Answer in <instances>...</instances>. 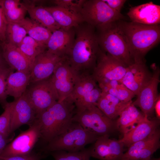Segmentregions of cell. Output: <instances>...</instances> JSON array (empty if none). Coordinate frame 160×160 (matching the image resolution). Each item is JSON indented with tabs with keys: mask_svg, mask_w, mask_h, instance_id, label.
Listing matches in <instances>:
<instances>
[{
	"mask_svg": "<svg viewBox=\"0 0 160 160\" xmlns=\"http://www.w3.org/2000/svg\"><path fill=\"white\" fill-rule=\"evenodd\" d=\"M74 28V41L65 59L78 75L92 74L101 51L95 29L85 22Z\"/></svg>",
	"mask_w": 160,
	"mask_h": 160,
	"instance_id": "6da1fadb",
	"label": "cell"
},
{
	"mask_svg": "<svg viewBox=\"0 0 160 160\" xmlns=\"http://www.w3.org/2000/svg\"><path fill=\"white\" fill-rule=\"evenodd\" d=\"M117 24L134 63H145V55L159 42L160 24L148 25L122 20Z\"/></svg>",
	"mask_w": 160,
	"mask_h": 160,
	"instance_id": "7a4b0ae2",
	"label": "cell"
},
{
	"mask_svg": "<svg viewBox=\"0 0 160 160\" xmlns=\"http://www.w3.org/2000/svg\"><path fill=\"white\" fill-rule=\"evenodd\" d=\"M75 106L68 98L57 101L37 116L41 138L47 143L65 131L72 122Z\"/></svg>",
	"mask_w": 160,
	"mask_h": 160,
	"instance_id": "3957f363",
	"label": "cell"
},
{
	"mask_svg": "<svg viewBox=\"0 0 160 160\" xmlns=\"http://www.w3.org/2000/svg\"><path fill=\"white\" fill-rule=\"evenodd\" d=\"M98 137L84 129L78 123L72 121L65 131L47 143L44 149L50 152H76L85 149L87 145L94 143Z\"/></svg>",
	"mask_w": 160,
	"mask_h": 160,
	"instance_id": "277c9868",
	"label": "cell"
},
{
	"mask_svg": "<svg viewBox=\"0 0 160 160\" xmlns=\"http://www.w3.org/2000/svg\"><path fill=\"white\" fill-rule=\"evenodd\" d=\"M117 21L95 29L97 40L102 51L128 66L134 63L127 44L118 28Z\"/></svg>",
	"mask_w": 160,
	"mask_h": 160,
	"instance_id": "5b68a950",
	"label": "cell"
},
{
	"mask_svg": "<svg viewBox=\"0 0 160 160\" xmlns=\"http://www.w3.org/2000/svg\"><path fill=\"white\" fill-rule=\"evenodd\" d=\"M72 121L98 137L110 136L117 130L116 121L108 118L95 105L75 113Z\"/></svg>",
	"mask_w": 160,
	"mask_h": 160,
	"instance_id": "8992f818",
	"label": "cell"
},
{
	"mask_svg": "<svg viewBox=\"0 0 160 160\" xmlns=\"http://www.w3.org/2000/svg\"><path fill=\"white\" fill-rule=\"evenodd\" d=\"M102 91L92 74L78 75L73 90L68 97L74 104L75 113L96 105Z\"/></svg>",
	"mask_w": 160,
	"mask_h": 160,
	"instance_id": "52a82bcc",
	"label": "cell"
},
{
	"mask_svg": "<svg viewBox=\"0 0 160 160\" xmlns=\"http://www.w3.org/2000/svg\"><path fill=\"white\" fill-rule=\"evenodd\" d=\"M80 14L84 22L95 29L124 18L121 13L112 9L103 0H85Z\"/></svg>",
	"mask_w": 160,
	"mask_h": 160,
	"instance_id": "ba28073f",
	"label": "cell"
},
{
	"mask_svg": "<svg viewBox=\"0 0 160 160\" xmlns=\"http://www.w3.org/2000/svg\"><path fill=\"white\" fill-rule=\"evenodd\" d=\"M24 93L37 116L58 100L57 92L50 77L30 83Z\"/></svg>",
	"mask_w": 160,
	"mask_h": 160,
	"instance_id": "9c48e42d",
	"label": "cell"
},
{
	"mask_svg": "<svg viewBox=\"0 0 160 160\" xmlns=\"http://www.w3.org/2000/svg\"><path fill=\"white\" fill-rule=\"evenodd\" d=\"M41 138L40 126L36 118L27 130L22 132L7 144L0 156L6 157L24 156L31 153L39 139Z\"/></svg>",
	"mask_w": 160,
	"mask_h": 160,
	"instance_id": "30bf717a",
	"label": "cell"
},
{
	"mask_svg": "<svg viewBox=\"0 0 160 160\" xmlns=\"http://www.w3.org/2000/svg\"><path fill=\"white\" fill-rule=\"evenodd\" d=\"M127 67L101 50L92 75L97 84L111 80L121 81Z\"/></svg>",
	"mask_w": 160,
	"mask_h": 160,
	"instance_id": "8fae6325",
	"label": "cell"
},
{
	"mask_svg": "<svg viewBox=\"0 0 160 160\" xmlns=\"http://www.w3.org/2000/svg\"><path fill=\"white\" fill-rule=\"evenodd\" d=\"M78 76L65 57L57 64L50 78L57 92L58 101H62L69 96Z\"/></svg>",
	"mask_w": 160,
	"mask_h": 160,
	"instance_id": "7c38bea8",
	"label": "cell"
},
{
	"mask_svg": "<svg viewBox=\"0 0 160 160\" xmlns=\"http://www.w3.org/2000/svg\"><path fill=\"white\" fill-rule=\"evenodd\" d=\"M152 77L148 83L136 95L137 97L132 103L140 108L142 112L148 118L152 116L154 112V106L160 96L158 87L160 82L159 68L153 64Z\"/></svg>",
	"mask_w": 160,
	"mask_h": 160,
	"instance_id": "4fadbf2b",
	"label": "cell"
},
{
	"mask_svg": "<svg viewBox=\"0 0 160 160\" xmlns=\"http://www.w3.org/2000/svg\"><path fill=\"white\" fill-rule=\"evenodd\" d=\"M109 136H99L88 148L91 157L99 160H121L124 146L119 140L111 139Z\"/></svg>",
	"mask_w": 160,
	"mask_h": 160,
	"instance_id": "5bb4252c",
	"label": "cell"
},
{
	"mask_svg": "<svg viewBox=\"0 0 160 160\" xmlns=\"http://www.w3.org/2000/svg\"><path fill=\"white\" fill-rule=\"evenodd\" d=\"M152 75L145 63H134L127 67L121 81L137 95L149 81Z\"/></svg>",
	"mask_w": 160,
	"mask_h": 160,
	"instance_id": "9a60e30c",
	"label": "cell"
},
{
	"mask_svg": "<svg viewBox=\"0 0 160 160\" xmlns=\"http://www.w3.org/2000/svg\"><path fill=\"white\" fill-rule=\"evenodd\" d=\"M63 58L47 50L39 54L36 57L32 65L29 84L49 78L57 64Z\"/></svg>",
	"mask_w": 160,
	"mask_h": 160,
	"instance_id": "2e32d148",
	"label": "cell"
},
{
	"mask_svg": "<svg viewBox=\"0 0 160 160\" xmlns=\"http://www.w3.org/2000/svg\"><path fill=\"white\" fill-rule=\"evenodd\" d=\"M10 126V133L24 124H32L37 115L24 93L13 101Z\"/></svg>",
	"mask_w": 160,
	"mask_h": 160,
	"instance_id": "e0dca14e",
	"label": "cell"
},
{
	"mask_svg": "<svg viewBox=\"0 0 160 160\" xmlns=\"http://www.w3.org/2000/svg\"><path fill=\"white\" fill-rule=\"evenodd\" d=\"M75 39L74 27L60 28L52 32L47 44V50L60 57H65L71 49Z\"/></svg>",
	"mask_w": 160,
	"mask_h": 160,
	"instance_id": "ac0fdd59",
	"label": "cell"
},
{
	"mask_svg": "<svg viewBox=\"0 0 160 160\" xmlns=\"http://www.w3.org/2000/svg\"><path fill=\"white\" fill-rule=\"evenodd\" d=\"M160 120L156 118L149 119L145 116L133 128L123 135L119 140L124 147L128 148L133 143L141 140L152 135L158 129Z\"/></svg>",
	"mask_w": 160,
	"mask_h": 160,
	"instance_id": "d6986e66",
	"label": "cell"
},
{
	"mask_svg": "<svg viewBox=\"0 0 160 160\" xmlns=\"http://www.w3.org/2000/svg\"><path fill=\"white\" fill-rule=\"evenodd\" d=\"M127 14L132 22L148 25L160 24V6L151 1L131 7Z\"/></svg>",
	"mask_w": 160,
	"mask_h": 160,
	"instance_id": "ffe728a7",
	"label": "cell"
},
{
	"mask_svg": "<svg viewBox=\"0 0 160 160\" xmlns=\"http://www.w3.org/2000/svg\"><path fill=\"white\" fill-rule=\"evenodd\" d=\"M1 45L3 57L10 67L17 71L30 73L32 66L18 47L7 41Z\"/></svg>",
	"mask_w": 160,
	"mask_h": 160,
	"instance_id": "44dd1931",
	"label": "cell"
},
{
	"mask_svg": "<svg viewBox=\"0 0 160 160\" xmlns=\"http://www.w3.org/2000/svg\"><path fill=\"white\" fill-rule=\"evenodd\" d=\"M132 101H122L107 93L102 92L96 106L107 117L115 120L122 111Z\"/></svg>",
	"mask_w": 160,
	"mask_h": 160,
	"instance_id": "7402d4cb",
	"label": "cell"
},
{
	"mask_svg": "<svg viewBox=\"0 0 160 160\" xmlns=\"http://www.w3.org/2000/svg\"><path fill=\"white\" fill-rule=\"evenodd\" d=\"M23 4L26 7L30 18L46 28L52 33L61 28L50 12L44 7L37 6L31 1H25Z\"/></svg>",
	"mask_w": 160,
	"mask_h": 160,
	"instance_id": "603a6c76",
	"label": "cell"
},
{
	"mask_svg": "<svg viewBox=\"0 0 160 160\" xmlns=\"http://www.w3.org/2000/svg\"><path fill=\"white\" fill-rule=\"evenodd\" d=\"M44 7L61 28L69 29L84 22L79 13L55 5Z\"/></svg>",
	"mask_w": 160,
	"mask_h": 160,
	"instance_id": "cb8c5ba5",
	"label": "cell"
},
{
	"mask_svg": "<svg viewBox=\"0 0 160 160\" xmlns=\"http://www.w3.org/2000/svg\"><path fill=\"white\" fill-rule=\"evenodd\" d=\"M145 116L137 109L132 102L122 111L116 121L117 130L123 135L143 120Z\"/></svg>",
	"mask_w": 160,
	"mask_h": 160,
	"instance_id": "d4e9b609",
	"label": "cell"
},
{
	"mask_svg": "<svg viewBox=\"0 0 160 160\" xmlns=\"http://www.w3.org/2000/svg\"><path fill=\"white\" fill-rule=\"evenodd\" d=\"M30 77V73L17 71L11 72L7 81V95L13 97L15 99L21 96L29 84Z\"/></svg>",
	"mask_w": 160,
	"mask_h": 160,
	"instance_id": "484cf974",
	"label": "cell"
},
{
	"mask_svg": "<svg viewBox=\"0 0 160 160\" xmlns=\"http://www.w3.org/2000/svg\"><path fill=\"white\" fill-rule=\"evenodd\" d=\"M25 30L27 34L39 43L47 46L52 32L30 18L25 17L17 23Z\"/></svg>",
	"mask_w": 160,
	"mask_h": 160,
	"instance_id": "4316f807",
	"label": "cell"
},
{
	"mask_svg": "<svg viewBox=\"0 0 160 160\" xmlns=\"http://www.w3.org/2000/svg\"><path fill=\"white\" fill-rule=\"evenodd\" d=\"M4 14L8 22L18 23L25 18L26 7L19 0H1Z\"/></svg>",
	"mask_w": 160,
	"mask_h": 160,
	"instance_id": "83f0119b",
	"label": "cell"
},
{
	"mask_svg": "<svg viewBox=\"0 0 160 160\" xmlns=\"http://www.w3.org/2000/svg\"><path fill=\"white\" fill-rule=\"evenodd\" d=\"M32 67L36 57L47 50V47L27 36L18 47Z\"/></svg>",
	"mask_w": 160,
	"mask_h": 160,
	"instance_id": "f1b7e54d",
	"label": "cell"
},
{
	"mask_svg": "<svg viewBox=\"0 0 160 160\" xmlns=\"http://www.w3.org/2000/svg\"><path fill=\"white\" fill-rule=\"evenodd\" d=\"M160 133L158 129L151 135L131 145L124 153L121 160H140L145 149Z\"/></svg>",
	"mask_w": 160,
	"mask_h": 160,
	"instance_id": "f546056e",
	"label": "cell"
},
{
	"mask_svg": "<svg viewBox=\"0 0 160 160\" xmlns=\"http://www.w3.org/2000/svg\"><path fill=\"white\" fill-rule=\"evenodd\" d=\"M27 33L25 28L17 23L8 22L6 31V41L18 47Z\"/></svg>",
	"mask_w": 160,
	"mask_h": 160,
	"instance_id": "4dcf8cb0",
	"label": "cell"
},
{
	"mask_svg": "<svg viewBox=\"0 0 160 160\" xmlns=\"http://www.w3.org/2000/svg\"><path fill=\"white\" fill-rule=\"evenodd\" d=\"M51 153L55 160H90L91 157L88 148L76 152L57 151Z\"/></svg>",
	"mask_w": 160,
	"mask_h": 160,
	"instance_id": "1f68e13d",
	"label": "cell"
},
{
	"mask_svg": "<svg viewBox=\"0 0 160 160\" xmlns=\"http://www.w3.org/2000/svg\"><path fill=\"white\" fill-rule=\"evenodd\" d=\"M102 92L110 94L119 100L124 102H129L135 95L121 82L114 87L110 88L101 89Z\"/></svg>",
	"mask_w": 160,
	"mask_h": 160,
	"instance_id": "d6a6232c",
	"label": "cell"
},
{
	"mask_svg": "<svg viewBox=\"0 0 160 160\" xmlns=\"http://www.w3.org/2000/svg\"><path fill=\"white\" fill-rule=\"evenodd\" d=\"M13 102H7L4 105V111L0 116V133L9 135Z\"/></svg>",
	"mask_w": 160,
	"mask_h": 160,
	"instance_id": "836d02e7",
	"label": "cell"
},
{
	"mask_svg": "<svg viewBox=\"0 0 160 160\" xmlns=\"http://www.w3.org/2000/svg\"><path fill=\"white\" fill-rule=\"evenodd\" d=\"M13 69L5 65L0 67V103L4 105L7 103L6 100L8 96L6 92L7 79Z\"/></svg>",
	"mask_w": 160,
	"mask_h": 160,
	"instance_id": "e575fe53",
	"label": "cell"
},
{
	"mask_svg": "<svg viewBox=\"0 0 160 160\" xmlns=\"http://www.w3.org/2000/svg\"><path fill=\"white\" fill-rule=\"evenodd\" d=\"M85 0H54L51 2L55 6L80 14Z\"/></svg>",
	"mask_w": 160,
	"mask_h": 160,
	"instance_id": "d590c367",
	"label": "cell"
},
{
	"mask_svg": "<svg viewBox=\"0 0 160 160\" xmlns=\"http://www.w3.org/2000/svg\"><path fill=\"white\" fill-rule=\"evenodd\" d=\"M160 133L159 134L145 149L140 160H144L151 157V156L158 149L160 146Z\"/></svg>",
	"mask_w": 160,
	"mask_h": 160,
	"instance_id": "8d00e7d4",
	"label": "cell"
},
{
	"mask_svg": "<svg viewBox=\"0 0 160 160\" xmlns=\"http://www.w3.org/2000/svg\"><path fill=\"white\" fill-rule=\"evenodd\" d=\"M8 22L4 12L1 0H0V42L6 41V31Z\"/></svg>",
	"mask_w": 160,
	"mask_h": 160,
	"instance_id": "74e56055",
	"label": "cell"
},
{
	"mask_svg": "<svg viewBox=\"0 0 160 160\" xmlns=\"http://www.w3.org/2000/svg\"><path fill=\"white\" fill-rule=\"evenodd\" d=\"M41 156L39 154L30 153L24 156H16L9 157L0 156V160H40Z\"/></svg>",
	"mask_w": 160,
	"mask_h": 160,
	"instance_id": "f35d334b",
	"label": "cell"
},
{
	"mask_svg": "<svg viewBox=\"0 0 160 160\" xmlns=\"http://www.w3.org/2000/svg\"><path fill=\"white\" fill-rule=\"evenodd\" d=\"M113 10L119 13L123 7L125 0H103Z\"/></svg>",
	"mask_w": 160,
	"mask_h": 160,
	"instance_id": "ab89813d",
	"label": "cell"
},
{
	"mask_svg": "<svg viewBox=\"0 0 160 160\" xmlns=\"http://www.w3.org/2000/svg\"><path fill=\"white\" fill-rule=\"evenodd\" d=\"M9 135L0 133V154L7 145Z\"/></svg>",
	"mask_w": 160,
	"mask_h": 160,
	"instance_id": "60d3db41",
	"label": "cell"
},
{
	"mask_svg": "<svg viewBox=\"0 0 160 160\" xmlns=\"http://www.w3.org/2000/svg\"><path fill=\"white\" fill-rule=\"evenodd\" d=\"M154 112L155 113L156 117L160 120V96L158 97L154 106Z\"/></svg>",
	"mask_w": 160,
	"mask_h": 160,
	"instance_id": "b9f144b4",
	"label": "cell"
},
{
	"mask_svg": "<svg viewBox=\"0 0 160 160\" xmlns=\"http://www.w3.org/2000/svg\"><path fill=\"white\" fill-rule=\"evenodd\" d=\"M144 160H160V158L151 159L150 157Z\"/></svg>",
	"mask_w": 160,
	"mask_h": 160,
	"instance_id": "7bdbcfd3",
	"label": "cell"
},
{
	"mask_svg": "<svg viewBox=\"0 0 160 160\" xmlns=\"http://www.w3.org/2000/svg\"><path fill=\"white\" fill-rule=\"evenodd\" d=\"M4 66L2 61V60L0 55V67Z\"/></svg>",
	"mask_w": 160,
	"mask_h": 160,
	"instance_id": "ee69618b",
	"label": "cell"
},
{
	"mask_svg": "<svg viewBox=\"0 0 160 160\" xmlns=\"http://www.w3.org/2000/svg\"><path fill=\"white\" fill-rule=\"evenodd\" d=\"M1 43H0V50H1Z\"/></svg>",
	"mask_w": 160,
	"mask_h": 160,
	"instance_id": "f6af8a7d",
	"label": "cell"
}]
</instances>
